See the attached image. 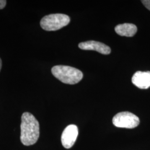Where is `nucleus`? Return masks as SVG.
I'll return each instance as SVG.
<instances>
[{"instance_id": "f257e3e1", "label": "nucleus", "mask_w": 150, "mask_h": 150, "mask_svg": "<svg viewBox=\"0 0 150 150\" xmlns=\"http://www.w3.org/2000/svg\"><path fill=\"white\" fill-rule=\"evenodd\" d=\"M40 136V125L35 117L30 113L22 115L20 139L23 145L30 146L38 141Z\"/></svg>"}, {"instance_id": "f03ea898", "label": "nucleus", "mask_w": 150, "mask_h": 150, "mask_svg": "<svg viewBox=\"0 0 150 150\" xmlns=\"http://www.w3.org/2000/svg\"><path fill=\"white\" fill-rule=\"evenodd\" d=\"M51 72L56 79L69 85L76 84L83 78V74L80 70L69 66H55L52 68Z\"/></svg>"}, {"instance_id": "7ed1b4c3", "label": "nucleus", "mask_w": 150, "mask_h": 150, "mask_svg": "<svg viewBox=\"0 0 150 150\" xmlns=\"http://www.w3.org/2000/svg\"><path fill=\"white\" fill-rule=\"evenodd\" d=\"M70 22V17L67 15L56 13L45 16L41 20L40 25L44 30L52 31L67 26Z\"/></svg>"}, {"instance_id": "20e7f679", "label": "nucleus", "mask_w": 150, "mask_h": 150, "mask_svg": "<svg viewBox=\"0 0 150 150\" xmlns=\"http://www.w3.org/2000/svg\"><path fill=\"white\" fill-rule=\"evenodd\" d=\"M113 124L117 127L134 129L139 126V118L132 113L121 112L116 114L112 119Z\"/></svg>"}, {"instance_id": "39448f33", "label": "nucleus", "mask_w": 150, "mask_h": 150, "mask_svg": "<svg viewBox=\"0 0 150 150\" xmlns=\"http://www.w3.org/2000/svg\"><path fill=\"white\" fill-rule=\"evenodd\" d=\"M78 134V128L75 125H70L65 128L61 136V142L64 148L69 149L74 146Z\"/></svg>"}, {"instance_id": "423d86ee", "label": "nucleus", "mask_w": 150, "mask_h": 150, "mask_svg": "<svg viewBox=\"0 0 150 150\" xmlns=\"http://www.w3.org/2000/svg\"><path fill=\"white\" fill-rule=\"evenodd\" d=\"M79 48L83 50L96 51L103 54H109L111 53V48L104 43L95 41H88L81 42L79 45Z\"/></svg>"}, {"instance_id": "0eeeda50", "label": "nucleus", "mask_w": 150, "mask_h": 150, "mask_svg": "<svg viewBox=\"0 0 150 150\" xmlns=\"http://www.w3.org/2000/svg\"><path fill=\"white\" fill-rule=\"evenodd\" d=\"M133 84L141 89H147L150 87V71H137L132 78Z\"/></svg>"}, {"instance_id": "6e6552de", "label": "nucleus", "mask_w": 150, "mask_h": 150, "mask_svg": "<svg viewBox=\"0 0 150 150\" xmlns=\"http://www.w3.org/2000/svg\"><path fill=\"white\" fill-rule=\"evenodd\" d=\"M115 32L121 36L132 37L137 31V26L132 23H123L116 26L115 28Z\"/></svg>"}, {"instance_id": "1a4fd4ad", "label": "nucleus", "mask_w": 150, "mask_h": 150, "mask_svg": "<svg viewBox=\"0 0 150 150\" xmlns=\"http://www.w3.org/2000/svg\"><path fill=\"white\" fill-rule=\"evenodd\" d=\"M143 5L150 11V0H144L141 1Z\"/></svg>"}, {"instance_id": "9d476101", "label": "nucleus", "mask_w": 150, "mask_h": 150, "mask_svg": "<svg viewBox=\"0 0 150 150\" xmlns=\"http://www.w3.org/2000/svg\"><path fill=\"white\" fill-rule=\"evenodd\" d=\"M6 5V1L5 0H0V10L3 9Z\"/></svg>"}, {"instance_id": "9b49d317", "label": "nucleus", "mask_w": 150, "mask_h": 150, "mask_svg": "<svg viewBox=\"0 0 150 150\" xmlns=\"http://www.w3.org/2000/svg\"><path fill=\"white\" fill-rule=\"evenodd\" d=\"M1 67H2V61H1V59H0V71L1 69Z\"/></svg>"}]
</instances>
